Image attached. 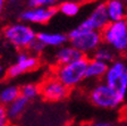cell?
I'll return each mask as SVG.
<instances>
[{
  "label": "cell",
  "mask_w": 127,
  "mask_h": 126,
  "mask_svg": "<svg viewBox=\"0 0 127 126\" xmlns=\"http://www.w3.org/2000/svg\"><path fill=\"white\" fill-rule=\"evenodd\" d=\"M5 5H6V0H0V13L3 10V8H5Z\"/></svg>",
  "instance_id": "obj_25"
},
{
  "label": "cell",
  "mask_w": 127,
  "mask_h": 126,
  "mask_svg": "<svg viewBox=\"0 0 127 126\" xmlns=\"http://www.w3.org/2000/svg\"><path fill=\"white\" fill-rule=\"evenodd\" d=\"M6 1H9V2H15V1H17V0H6Z\"/></svg>",
  "instance_id": "obj_26"
},
{
  "label": "cell",
  "mask_w": 127,
  "mask_h": 126,
  "mask_svg": "<svg viewBox=\"0 0 127 126\" xmlns=\"http://www.w3.org/2000/svg\"><path fill=\"white\" fill-rule=\"evenodd\" d=\"M81 6L75 1H70V0H65L61 1L57 7V11H59L60 14H63L64 16L67 17H74L79 13Z\"/></svg>",
  "instance_id": "obj_18"
},
{
  "label": "cell",
  "mask_w": 127,
  "mask_h": 126,
  "mask_svg": "<svg viewBox=\"0 0 127 126\" xmlns=\"http://www.w3.org/2000/svg\"><path fill=\"white\" fill-rule=\"evenodd\" d=\"M108 64L102 63L100 60H96L94 58H90L87 60L86 66V74H85V80H90L94 82H100L104 79V75L108 69Z\"/></svg>",
  "instance_id": "obj_12"
},
{
  "label": "cell",
  "mask_w": 127,
  "mask_h": 126,
  "mask_svg": "<svg viewBox=\"0 0 127 126\" xmlns=\"http://www.w3.org/2000/svg\"><path fill=\"white\" fill-rule=\"evenodd\" d=\"M21 97V86L9 83L0 89V105L7 107L13 101Z\"/></svg>",
  "instance_id": "obj_16"
},
{
  "label": "cell",
  "mask_w": 127,
  "mask_h": 126,
  "mask_svg": "<svg viewBox=\"0 0 127 126\" xmlns=\"http://www.w3.org/2000/svg\"><path fill=\"white\" fill-rule=\"evenodd\" d=\"M84 57L85 56L73 45L65 44L60 48H57L55 55H53V61L58 66H61L74 63V61L79 60Z\"/></svg>",
  "instance_id": "obj_10"
},
{
  "label": "cell",
  "mask_w": 127,
  "mask_h": 126,
  "mask_svg": "<svg viewBox=\"0 0 127 126\" xmlns=\"http://www.w3.org/2000/svg\"><path fill=\"white\" fill-rule=\"evenodd\" d=\"M11 122L8 118L7 110L6 107L2 105H0V126H10Z\"/></svg>",
  "instance_id": "obj_22"
},
{
  "label": "cell",
  "mask_w": 127,
  "mask_h": 126,
  "mask_svg": "<svg viewBox=\"0 0 127 126\" xmlns=\"http://www.w3.org/2000/svg\"><path fill=\"white\" fill-rule=\"evenodd\" d=\"M36 34L37 32L31 25L21 21L7 25L2 31V37L6 42L19 51L29 50L36 41Z\"/></svg>",
  "instance_id": "obj_2"
},
{
  "label": "cell",
  "mask_w": 127,
  "mask_h": 126,
  "mask_svg": "<svg viewBox=\"0 0 127 126\" xmlns=\"http://www.w3.org/2000/svg\"><path fill=\"white\" fill-rule=\"evenodd\" d=\"M103 82L118 93L126 98L127 95V63L117 58L114 63L109 64Z\"/></svg>",
  "instance_id": "obj_6"
},
{
  "label": "cell",
  "mask_w": 127,
  "mask_h": 126,
  "mask_svg": "<svg viewBox=\"0 0 127 126\" xmlns=\"http://www.w3.org/2000/svg\"><path fill=\"white\" fill-rule=\"evenodd\" d=\"M14 64L18 67L19 72H21L22 75H23V74L26 73V72H31L36 68L40 64V60H39V57H37V56L32 55L29 51L24 50V51H19V52L17 53L16 60Z\"/></svg>",
  "instance_id": "obj_13"
},
{
  "label": "cell",
  "mask_w": 127,
  "mask_h": 126,
  "mask_svg": "<svg viewBox=\"0 0 127 126\" xmlns=\"http://www.w3.org/2000/svg\"><path fill=\"white\" fill-rule=\"evenodd\" d=\"M68 94L69 89L56 77L47 79L40 85V95L50 102L63 101L68 97Z\"/></svg>",
  "instance_id": "obj_7"
},
{
  "label": "cell",
  "mask_w": 127,
  "mask_h": 126,
  "mask_svg": "<svg viewBox=\"0 0 127 126\" xmlns=\"http://www.w3.org/2000/svg\"><path fill=\"white\" fill-rule=\"evenodd\" d=\"M123 1H124V3H125V5L127 6V0H123Z\"/></svg>",
  "instance_id": "obj_27"
},
{
  "label": "cell",
  "mask_w": 127,
  "mask_h": 126,
  "mask_svg": "<svg viewBox=\"0 0 127 126\" xmlns=\"http://www.w3.org/2000/svg\"><path fill=\"white\" fill-rule=\"evenodd\" d=\"M21 95L26 100H35L40 95V85L35 83H25L21 86Z\"/></svg>",
  "instance_id": "obj_19"
},
{
  "label": "cell",
  "mask_w": 127,
  "mask_h": 126,
  "mask_svg": "<svg viewBox=\"0 0 127 126\" xmlns=\"http://www.w3.org/2000/svg\"><path fill=\"white\" fill-rule=\"evenodd\" d=\"M104 5L110 22L127 19V6L123 0H108Z\"/></svg>",
  "instance_id": "obj_14"
},
{
  "label": "cell",
  "mask_w": 127,
  "mask_h": 126,
  "mask_svg": "<svg viewBox=\"0 0 127 126\" xmlns=\"http://www.w3.org/2000/svg\"><path fill=\"white\" fill-rule=\"evenodd\" d=\"M60 0H27L30 8L34 7H55Z\"/></svg>",
  "instance_id": "obj_20"
},
{
  "label": "cell",
  "mask_w": 127,
  "mask_h": 126,
  "mask_svg": "<svg viewBox=\"0 0 127 126\" xmlns=\"http://www.w3.org/2000/svg\"><path fill=\"white\" fill-rule=\"evenodd\" d=\"M109 23H110V21H109L108 14H107L106 5L104 3H98L93 8V10L90 13V15L85 19H83L77 26L85 30L101 32Z\"/></svg>",
  "instance_id": "obj_9"
},
{
  "label": "cell",
  "mask_w": 127,
  "mask_h": 126,
  "mask_svg": "<svg viewBox=\"0 0 127 126\" xmlns=\"http://www.w3.org/2000/svg\"><path fill=\"white\" fill-rule=\"evenodd\" d=\"M6 75V69L3 68V66L0 65V81L2 80V77Z\"/></svg>",
  "instance_id": "obj_24"
},
{
  "label": "cell",
  "mask_w": 127,
  "mask_h": 126,
  "mask_svg": "<svg viewBox=\"0 0 127 126\" xmlns=\"http://www.w3.org/2000/svg\"><path fill=\"white\" fill-rule=\"evenodd\" d=\"M44 50H45V47L40 41L36 40V41L30 47V49L27 50V51H29L30 53H32V55H34V56H39V55H41V53L44 52Z\"/></svg>",
  "instance_id": "obj_21"
},
{
  "label": "cell",
  "mask_w": 127,
  "mask_h": 126,
  "mask_svg": "<svg viewBox=\"0 0 127 126\" xmlns=\"http://www.w3.org/2000/svg\"><path fill=\"white\" fill-rule=\"evenodd\" d=\"M36 40L40 41L45 48H60L68 42L67 34L60 32L41 31L37 32Z\"/></svg>",
  "instance_id": "obj_11"
},
{
  "label": "cell",
  "mask_w": 127,
  "mask_h": 126,
  "mask_svg": "<svg viewBox=\"0 0 127 126\" xmlns=\"http://www.w3.org/2000/svg\"><path fill=\"white\" fill-rule=\"evenodd\" d=\"M90 126H115L112 123H109V122H95L92 123Z\"/></svg>",
  "instance_id": "obj_23"
},
{
  "label": "cell",
  "mask_w": 127,
  "mask_h": 126,
  "mask_svg": "<svg viewBox=\"0 0 127 126\" xmlns=\"http://www.w3.org/2000/svg\"><path fill=\"white\" fill-rule=\"evenodd\" d=\"M69 44L79 50L86 57L87 55H93L95 50L102 44L101 32L85 30L79 26L71 29L67 34Z\"/></svg>",
  "instance_id": "obj_3"
},
{
  "label": "cell",
  "mask_w": 127,
  "mask_h": 126,
  "mask_svg": "<svg viewBox=\"0 0 127 126\" xmlns=\"http://www.w3.org/2000/svg\"><path fill=\"white\" fill-rule=\"evenodd\" d=\"M92 58H94L96 60H100V61H102V63H106L109 65V64L114 63V61L117 59V53L115 52L110 47H108V45L102 43V44L93 52Z\"/></svg>",
  "instance_id": "obj_17"
},
{
  "label": "cell",
  "mask_w": 127,
  "mask_h": 126,
  "mask_svg": "<svg viewBox=\"0 0 127 126\" xmlns=\"http://www.w3.org/2000/svg\"><path fill=\"white\" fill-rule=\"evenodd\" d=\"M57 14L56 7H34L27 8L19 14V21L25 24H36V25H43L47 24L49 21L55 17Z\"/></svg>",
  "instance_id": "obj_8"
},
{
  "label": "cell",
  "mask_w": 127,
  "mask_h": 126,
  "mask_svg": "<svg viewBox=\"0 0 127 126\" xmlns=\"http://www.w3.org/2000/svg\"><path fill=\"white\" fill-rule=\"evenodd\" d=\"M89 100L94 107L104 110H115L123 106L126 98L110 87L103 81L95 82L89 90Z\"/></svg>",
  "instance_id": "obj_1"
},
{
  "label": "cell",
  "mask_w": 127,
  "mask_h": 126,
  "mask_svg": "<svg viewBox=\"0 0 127 126\" xmlns=\"http://www.w3.org/2000/svg\"><path fill=\"white\" fill-rule=\"evenodd\" d=\"M27 105H29V100H26L22 95L17 98L15 101H13L10 105H8L6 107V110H7L8 118L10 119V122L21 118V116L26 110Z\"/></svg>",
  "instance_id": "obj_15"
},
{
  "label": "cell",
  "mask_w": 127,
  "mask_h": 126,
  "mask_svg": "<svg viewBox=\"0 0 127 126\" xmlns=\"http://www.w3.org/2000/svg\"><path fill=\"white\" fill-rule=\"evenodd\" d=\"M87 60H89V58L84 57L74 63L58 66L56 69L55 77L59 80L69 90L79 86L85 81Z\"/></svg>",
  "instance_id": "obj_5"
},
{
  "label": "cell",
  "mask_w": 127,
  "mask_h": 126,
  "mask_svg": "<svg viewBox=\"0 0 127 126\" xmlns=\"http://www.w3.org/2000/svg\"><path fill=\"white\" fill-rule=\"evenodd\" d=\"M102 43L110 47L117 55L127 53V19L110 22L101 31Z\"/></svg>",
  "instance_id": "obj_4"
}]
</instances>
